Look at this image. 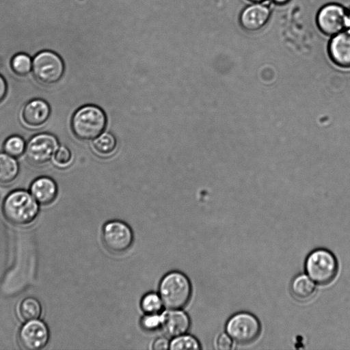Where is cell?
<instances>
[{
    "mask_svg": "<svg viewBox=\"0 0 350 350\" xmlns=\"http://www.w3.org/2000/svg\"><path fill=\"white\" fill-rule=\"evenodd\" d=\"M59 147L57 137L49 133L33 135L26 143L25 151L27 160L36 166L48 163Z\"/></svg>",
    "mask_w": 350,
    "mask_h": 350,
    "instance_id": "obj_7",
    "label": "cell"
},
{
    "mask_svg": "<svg viewBox=\"0 0 350 350\" xmlns=\"http://www.w3.org/2000/svg\"><path fill=\"white\" fill-rule=\"evenodd\" d=\"M25 141L21 136L17 135L9 136L3 144V151L15 158L25 153Z\"/></svg>",
    "mask_w": 350,
    "mask_h": 350,
    "instance_id": "obj_20",
    "label": "cell"
},
{
    "mask_svg": "<svg viewBox=\"0 0 350 350\" xmlns=\"http://www.w3.org/2000/svg\"><path fill=\"white\" fill-rule=\"evenodd\" d=\"M262 327L258 318L247 312L233 314L226 325V333L236 342L249 345L255 342L260 336Z\"/></svg>",
    "mask_w": 350,
    "mask_h": 350,
    "instance_id": "obj_5",
    "label": "cell"
},
{
    "mask_svg": "<svg viewBox=\"0 0 350 350\" xmlns=\"http://www.w3.org/2000/svg\"><path fill=\"white\" fill-rule=\"evenodd\" d=\"M327 53L330 60L337 66L350 68V32L342 31L332 36Z\"/></svg>",
    "mask_w": 350,
    "mask_h": 350,
    "instance_id": "obj_13",
    "label": "cell"
},
{
    "mask_svg": "<svg viewBox=\"0 0 350 350\" xmlns=\"http://www.w3.org/2000/svg\"><path fill=\"white\" fill-rule=\"evenodd\" d=\"M271 10L263 3H252L244 8L239 15V24L247 32H257L269 23Z\"/></svg>",
    "mask_w": 350,
    "mask_h": 350,
    "instance_id": "obj_11",
    "label": "cell"
},
{
    "mask_svg": "<svg viewBox=\"0 0 350 350\" xmlns=\"http://www.w3.org/2000/svg\"><path fill=\"white\" fill-rule=\"evenodd\" d=\"M117 142L115 137L109 133H103L93 141L95 150L103 155L112 153L116 148Z\"/></svg>",
    "mask_w": 350,
    "mask_h": 350,
    "instance_id": "obj_19",
    "label": "cell"
},
{
    "mask_svg": "<svg viewBox=\"0 0 350 350\" xmlns=\"http://www.w3.org/2000/svg\"><path fill=\"white\" fill-rule=\"evenodd\" d=\"M251 3H263L267 0H247Z\"/></svg>",
    "mask_w": 350,
    "mask_h": 350,
    "instance_id": "obj_31",
    "label": "cell"
},
{
    "mask_svg": "<svg viewBox=\"0 0 350 350\" xmlns=\"http://www.w3.org/2000/svg\"><path fill=\"white\" fill-rule=\"evenodd\" d=\"M152 349L156 350L170 349V342L166 338H158L154 341Z\"/></svg>",
    "mask_w": 350,
    "mask_h": 350,
    "instance_id": "obj_27",
    "label": "cell"
},
{
    "mask_svg": "<svg viewBox=\"0 0 350 350\" xmlns=\"http://www.w3.org/2000/svg\"><path fill=\"white\" fill-rule=\"evenodd\" d=\"M163 304L160 295L154 293H148L142 299L140 306L146 314H156L161 309Z\"/></svg>",
    "mask_w": 350,
    "mask_h": 350,
    "instance_id": "obj_22",
    "label": "cell"
},
{
    "mask_svg": "<svg viewBox=\"0 0 350 350\" xmlns=\"http://www.w3.org/2000/svg\"><path fill=\"white\" fill-rule=\"evenodd\" d=\"M217 348L220 350H230L232 347V339L226 334H221L216 341Z\"/></svg>",
    "mask_w": 350,
    "mask_h": 350,
    "instance_id": "obj_26",
    "label": "cell"
},
{
    "mask_svg": "<svg viewBox=\"0 0 350 350\" xmlns=\"http://www.w3.org/2000/svg\"><path fill=\"white\" fill-rule=\"evenodd\" d=\"M159 291L165 307L180 309L188 303L192 289L189 278L184 273L172 271L162 278Z\"/></svg>",
    "mask_w": 350,
    "mask_h": 350,
    "instance_id": "obj_3",
    "label": "cell"
},
{
    "mask_svg": "<svg viewBox=\"0 0 350 350\" xmlns=\"http://www.w3.org/2000/svg\"><path fill=\"white\" fill-rule=\"evenodd\" d=\"M290 291L295 299L299 301H307L314 296L315 282L308 275L301 273L292 280Z\"/></svg>",
    "mask_w": 350,
    "mask_h": 350,
    "instance_id": "obj_16",
    "label": "cell"
},
{
    "mask_svg": "<svg viewBox=\"0 0 350 350\" xmlns=\"http://www.w3.org/2000/svg\"><path fill=\"white\" fill-rule=\"evenodd\" d=\"M102 239L107 250L120 254L130 248L133 241V234L126 223L113 220L104 225Z\"/></svg>",
    "mask_w": 350,
    "mask_h": 350,
    "instance_id": "obj_8",
    "label": "cell"
},
{
    "mask_svg": "<svg viewBox=\"0 0 350 350\" xmlns=\"http://www.w3.org/2000/svg\"><path fill=\"white\" fill-rule=\"evenodd\" d=\"M38 202L31 193L16 189L9 193L2 204L6 219L16 226L27 225L36 219L39 212Z\"/></svg>",
    "mask_w": 350,
    "mask_h": 350,
    "instance_id": "obj_1",
    "label": "cell"
},
{
    "mask_svg": "<svg viewBox=\"0 0 350 350\" xmlns=\"http://www.w3.org/2000/svg\"><path fill=\"white\" fill-rule=\"evenodd\" d=\"M345 29L350 32V10L347 12L345 18Z\"/></svg>",
    "mask_w": 350,
    "mask_h": 350,
    "instance_id": "obj_29",
    "label": "cell"
},
{
    "mask_svg": "<svg viewBox=\"0 0 350 350\" xmlns=\"http://www.w3.org/2000/svg\"><path fill=\"white\" fill-rule=\"evenodd\" d=\"M70 124L73 134L79 139H94L105 130L107 117L98 106L85 105L74 113Z\"/></svg>",
    "mask_w": 350,
    "mask_h": 350,
    "instance_id": "obj_2",
    "label": "cell"
},
{
    "mask_svg": "<svg viewBox=\"0 0 350 350\" xmlns=\"http://www.w3.org/2000/svg\"><path fill=\"white\" fill-rule=\"evenodd\" d=\"M170 349H200V345L193 336L185 334L174 337L170 342Z\"/></svg>",
    "mask_w": 350,
    "mask_h": 350,
    "instance_id": "obj_23",
    "label": "cell"
},
{
    "mask_svg": "<svg viewBox=\"0 0 350 350\" xmlns=\"http://www.w3.org/2000/svg\"><path fill=\"white\" fill-rule=\"evenodd\" d=\"M347 11L338 3H327L319 10L316 16L317 25L321 33L333 36L345 29Z\"/></svg>",
    "mask_w": 350,
    "mask_h": 350,
    "instance_id": "obj_9",
    "label": "cell"
},
{
    "mask_svg": "<svg viewBox=\"0 0 350 350\" xmlns=\"http://www.w3.org/2000/svg\"><path fill=\"white\" fill-rule=\"evenodd\" d=\"M161 327L169 336L174 338L186 334L190 327L189 316L178 309H170L162 315Z\"/></svg>",
    "mask_w": 350,
    "mask_h": 350,
    "instance_id": "obj_14",
    "label": "cell"
},
{
    "mask_svg": "<svg viewBox=\"0 0 350 350\" xmlns=\"http://www.w3.org/2000/svg\"><path fill=\"white\" fill-rule=\"evenodd\" d=\"M49 339L46 325L42 321H27L21 328L18 341L21 346L27 350H39L44 348Z\"/></svg>",
    "mask_w": 350,
    "mask_h": 350,
    "instance_id": "obj_10",
    "label": "cell"
},
{
    "mask_svg": "<svg viewBox=\"0 0 350 350\" xmlns=\"http://www.w3.org/2000/svg\"><path fill=\"white\" fill-rule=\"evenodd\" d=\"M51 113V106L42 98H36L27 101L22 107V122L29 128H38L46 123Z\"/></svg>",
    "mask_w": 350,
    "mask_h": 350,
    "instance_id": "obj_12",
    "label": "cell"
},
{
    "mask_svg": "<svg viewBox=\"0 0 350 350\" xmlns=\"http://www.w3.org/2000/svg\"><path fill=\"white\" fill-rule=\"evenodd\" d=\"M307 275L317 284L327 285L336 278L338 263L334 254L324 248L312 251L305 261Z\"/></svg>",
    "mask_w": 350,
    "mask_h": 350,
    "instance_id": "obj_4",
    "label": "cell"
},
{
    "mask_svg": "<svg viewBox=\"0 0 350 350\" xmlns=\"http://www.w3.org/2000/svg\"><path fill=\"white\" fill-rule=\"evenodd\" d=\"M29 191L39 204L48 205L55 200L58 187L53 178L42 176L32 181L29 187Z\"/></svg>",
    "mask_w": 350,
    "mask_h": 350,
    "instance_id": "obj_15",
    "label": "cell"
},
{
    "mask_svg": "<svg viewBox=\"0 0 350 350\" xmlns=\"http://www.w3.org/2000/svg\"><path fill=\"white\" fill-rule=\"evenodd\" d=\"M10 66L16 75L23 77L27 75L32 70V61L28 55L18 53L12 58Z\"/></svg>",
    "mask_w": 350,
    "mask_h": 350,
    "instance_id": "obj_21",
    "label": "cell"
},
{
    "mask_svg": "<svg viewBox=\"0 0 350 350\" xmlns=\"http://www.w3.org/2000/svg\"><path fill=\"white\" fill-rule=\"evenodd\" d=\"M8 92V85L4 77L0 75V103L4 100Z\"/></svg>",
    "mask_w": 350,
    "mask_h": 350,
    "instance_id": "obj_28",
    "label": "cell"
},
{
    "mask_svg": "<svg viewBox=\"0 0 350 350\" xmlns=\"http://www.w3.org/2000/svg\"><path fill=\"white\" fill-rule=\"evenodd\" d=\"M277 5H284L288 4L291 0H271Z\"/></svg>",
    "mask_w": 350,
    "mask_h": 350,
    "instance_id": "obj_30",
    "label": "cell"
},
{
    "mask_svg": "<svg viewBox=\"0 0 350 350\" xmlns=\"http://www.w3.org/2000/svg\"><path fill=\"white\" fill-rule=\"evenodd\" d=\"M54 164L59 167L68 166L72 161V152L69 148L64 145L59 146L53 157Z\"/></svg>",
    "mask_w": 350,
    "mask_h": 350,
    "instance_id": "obj_24",
    "label": "cell"
},
{
    "mask_svg": "<svg viewBox=\"0 0 350 350\" xmlns=\"http://www.w3.org/2000/svg\"><path fill=\"white\" fill-rule=\"evenodd\" d=\"M19 164L15 157L0 152V185H7L13 183L19 174Z\"/></svg>",
    "mask_w": 350,
    "mask_h": 350,
    "instance_id": "obj_17",
    "label": "cell"
},
{
    "mask_svg": "<svg viewBox=\"0 0 350 350\" xmlns=\"http://www.w3.org/2000/svg\"><path fill=\"white\" fill-rule=\"evenodd\" d=\"M161 315L156 314H146L140 320L142 327L148 332H152L161 327Z\"/></svg>",
    "mask_w": 350,
    "mask_h": 350,
    "instance_id": "obj_25",
    "label": "cell"
},
{
    "mask_svg": "<svg viewBox=\"0 0 350 350\" xmlns=\"http://www.w3.org/2000/svg\"><path fill=\"white\" fill-rule=\"evenodd\" d=\"M41 311L42 308L39 301L33 297L24 299L19 306L20 315L25 321L37 319Z\"/></svg>",
    "mask_w": 350,
    "mask_h": 350,
    "instance_id": "obj_18",
    "label": "cell"
},
{
    "mask_svg": "<svg viewBox=\"0 0 350 350\" xmlns=\"http://www.w3.org/2000/svg\"><path fill=\"white\" fill-rule=\"evenodd\" d=\"M32 71L34 78L38 83L44 85H52L62 78L64 64L57 53L43 51L33 59Z\"/></svg>",
    "mask_w": 350,
    "mask_h": 350,
    "instance_id": "obj_6",
    "label": "cell"
}]
</instances>
